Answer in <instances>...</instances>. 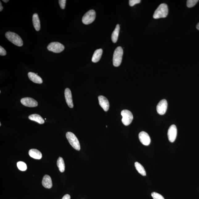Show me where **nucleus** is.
Wrapping results in <instances>:
<instances>
[{"mask_svg": "<svg viewBox=\"0 0 199 199\" xmlns=\"http://www.w3.org/2000/svg\"><path fill=\"white\" fill-rule=\"evenodd\" d=\"M168 8L166 4H161L155 10L153 15L155 19L166 18L168 14Z\"/></svg>", "mask_w": 199, "mask_h": 199, "instance_id": "1", "label": "nucleus"}, {"mask_svg": "<svg viewBox=\"0 0 199 199\" xmlns=\"http://www.w3.org/2000/svg\"><path fill=\"white\" fill-rule=\"evenodd\" d=\"M5 36L7 39L17 46L22 47L23 45V41L22 39L16 33L10 31L7 32L5 34Z\"/></svg>", "mask_w": 199, "mask_h": 199, "instance_id": "2", "label": "nucleus"}, {"mask_svg": "<svg viewBox=\"0 0 199 199\" xmlns=\"http://www.w3.org/2000/svg\"><path fill=\"white\" fill-rule=\"evenodd\" d=\"M123 50L122 47H118L115 49L114 53L113 64L115 67H118L122 62Z\"/></svg>", "mask_w": 199, "mask_h": 199, "instance_id": "3", "label": "nucleus"}, {"mask_svg": "<svg viewBox=\"0 0 199 199\" xmlns=\"http://www.w3.org/2000/svg\"><path fill=\"white\" fill-rule=\"evenodd\" d=\"M66 137L69 143L73 148L77 151H80L81 149L80 145L77 136L75 135L70 132H68L66 134Z\"/></svg>", "mask_w": 199, "mask_h": 199, "instance_id": "4", "label": "nucleus"}, {"mask_svg": "<svg viewBox=\"0 0 199 199\" xmlns=\"http://www.w3.org/2000/svg\"><path fill=\"white\" fill-rule=\"evenodd\" d=\"M96 17V12L91 10L86 12L83 17L82 21L83 24L88 25L94 21Z\"/></svg>", "mask_w": 199, "mask_h": 199, "instance_id": "5", "label": "nucleus"}, {"mask_svg": "<svg viewBox=\"0 0 199 199\" xmlns=\"http://www.w3.org/2000/svg\"><path fill=\"white\" fill-rule=\"evenodd\" d=\"M122 118V121L125 126H128L131 123L133 119V116L131 112L128 110H123L121 112Z\"/></svg>", "mask_w": 199, "mask_h": 199, "instance_id": "6", "label": "nucleus"}, {"mask_svg": "<svg viewBox=\"0 0 199 199\" xmlns=\"http://www.w3.org/2000/svg\"><path fill=\"white\" fill-rule=\"evenodd\" d=\"M47 49L50 52L58 53L63 51L65 49V47L61 43L54 42L50 43L47 47Z\"/></svg>", "mask_w": 199, "mask_h": 199, "instance_id": "7", "label": "nucleus"}, {"mask_svg": "<svg viewBox=\"0 0 199 199\" xmlns=\"http://www.w3.org/2000/svg\"><path fill=\"white\" fill-rule=\"evenodd\" d=\"M177 135V129L175 125H172L168 131V140L171 143L175 141Z\"/></svg>", "mask_w": 199, "mask_h": 199, "instance_id": "8", "label": "nucleus"}, {"mask_svg": "<svg viewBox=\"0 0 199 199\" xmlns=\"http://www.w3.org/2000/svg\"><path fill=\"white\" fill-rule=\"evenodd\" d=\"M168 105L167 101L165 99H163L159 102L157 106V111L159 114L162 115L165 114Z\"/></svg>", "mask_w": 199, "mask_h": 199, "instance_id": "9", "label": "nucleus"}, {"mask_svg": "<svg viewBox=\"0 0 199 199\" xmlns=\"http://www.w3.org/2000/svg\"><path fill=\"white\" fill-rule=\"evenodd\" d=\"M21 103L23 105L30 107H37L38 106L37 102L35 99L30 97L22 98L20 100Z\"/></svg>", "mask_w": 199, "mask_h": 199, "instance_id": "10", "label": "nucleus"}, {"mask_svg": "<svg viewBox=\"0 0 199 199\" xmlns=\"http://www.w3.org/2000/svg\"><path fill=\"white\" fill-rule=\"evenodd\" d=\"M139 138L140 142L143 145L148 146L151 143V138L147 132L144 131L140 132L139 134Z\"/></svg>", "mask_w": 199, "mask_h": 199, "instance_id": "11", "label": "nucleus"}, {"mask_svg": "<svg viewBox=\"0 0 199 199\" xmlns=\"http://www.w3.org/2000/svg\"><path fill=\"white\" fill-rule=\"evenodd\" d=\"M99 105L103 108L104 111H107L109 109V103L107 98L103 96H100L98 97Z\"/></svg>", "mask_w": 199, "mask_h": 199, "instance_id": "12", "label": "nucleus"}, {"mask_svg": "<svg viewBox=\"0 0 199 199\" xmlns=\"http://www.w3.org/2000/svg\"><path fill=\"white\" fill-rule=\"evenodd\" d=\"M65 97L66 103L70 108L73 107V98L71 90L69 88H66L65 90Z\"/></svg>", "mask_w": 199, "mask_h": 199, "instance_id": "13", "label": "nucleus"}, {"mask_svg": "<svg viewBox=\"0 0 199 199\" xmlns=\"http://www.w3.org/2000/svg\"><path fill=\"white\" fill-rule=\"evenodd\" d=\"M28 76L30 80L33 82L37 84H41L43 83L42 79L37 74L29 72L28 74Z\"/></svg>", "mask_w": 199, "mask_h": 199, "instance_id": "14", "label": "nucleus"}, {"mask_svg": "<svg viewBox=\"0 0 199 199\" xmlns=\"http://www.w3.org/2000/svg\"><path fill=\"white\" fill-rule=\"evenodd\" d=\"M42 185L45 188L50 189L52 186V179L50 176L45 175L43 177L42 180Z\"/></svg>", "mask_w": 199, "mask_h": 199, "instance_id": "15", "label": "nucleus"}, {"mask_svg": "<svg viewBox=\"0 0 199 199\" xmlns=\"http://www.w3.org/2000/svg\"><path fill=\"white\" fill-rule=\"evenodd\" d=\"M28 154L31 158L36 159H40L42 157V155L40 151L36 149H30Z\"/></svg>", "mask_w": 199, "mask_h": 199, "instance_id": "16", "label": "nucleus"}, {"mask_svg": "<svg viewBox=\"0 0 199 199\" xmlns=\"http://www.w3.org/2000/svg\"><path fill=\"white\" fill-rule=\"evenodd\" d=\"M32 21L35 29L37 31H39L40 29V23L38 15L37 13H35L33 15Z\"/></svg>", "mask_w": 199, "mask_h": 199, "instance_id": "17", "label": "nucleus"}, {"mask_svg": "<svg viewBox=\"0 0 199 199\" xmlns=\"http://www.w3.org/2000/svg\"><path fill=\"white\" fill-rule=\"evenodd\" d=\"M102 54H103V50L102 49H98L95 51L94 52L92 58V61L94 63H96L101 59Z\"/></svg>", "mask_w": 199, "mask_h": 199, "instance_id": "18", "label": "nucleus"}, {"mask_svg": "<svg viewBox=\"0 0 199 199\" xmlns=\"http://www.w3.org/2000/svg\"><path fill=\"white\" fill-rule=\"evenodd\" d=\"M28 118L31 121H35L39 124H43L44 123V120L40 115L37 114H33L30 115L28 117Z\"/></svg>", "mask_w": 199, "mask_h": 199, "instance_id": "19", "label": "nucleus"}, {"mask_svg": "<svg viewBox=\"0 0 199 199\" xmlns=\"http://www.w3.org/2000/svg\"><path fill=\"white\" fill-rule=\"evenodd\" d=\"M119 30H120V26L119 24H117L111 35L112 40L114 43H116L118 40Z\"/></svg>", "mask_w": 199, "mask_h": 199, "instance_id": "20", "label": "nucleus"}, {"mask_svg": "<svg viewBox=\"0 0 199 199\" xmlns=\"http://www.w3.org/2000/svg\"><path fill=\"white\" fill-rule=\"evenodd\" d=\"M135 166L136 169L139 173L143 176H146L147 174H146L145 168L141 164L138 162H136L135 163Z\"/></svg>", "mask_w": 199, "mask_h": 199, "instance_id": "21", "label": "nucleus"}, {"mask_svg": "<svg viewBox=\"0 0 199 199\" xmlns=\"http://www.w3.org/2000/svg\"><path fill=\"white\" fill-rule=\"evenodd\" d=\"M57 165L60 172H64L65 169V164L64 159L61 157H60L57 162Z\"/></svg>", "mask_w": 199, "mask_h": 199, "instance_id": "22", "label": "nucleus"}, {"mask_svg": "<svg viewBox=\"0 0 199 199\" xmlns=\"http://www.w3.org/2000/svg\"><path fill=\"white\" fill-rule=\"evenodd\" d=\"M17 167L19 170L22 171H26L27 169V166L26 164L25 163L23 162H19L17 163Z\"/></svg>", "mask_w": 199, "mask_h": 199, "instance_id": "23", "label": "nucleus"}, {"mask_svg": "<svg viewBox=\"0 0 199 199\" xmlns=\"http://www.w3.org/2000/svg\"><path fill=\"white\" fill-rule=\"evenodd\" d=\"M198 2V0H188L187 2V6L189 8L194 7Z\"/></svg>", "mask_w": 199, "mask_h": 199, "instance_id": "24", "label": "nucleus"}, {"mask_svg": "<svg viewBox=\"0 0 199 199\" xmlns=\"http://www.w3.org/2000/svg\"><path fill=\"white\" fill-rule=\"evenodd\" d=\"M151 196L153 199H164L162 195L156 192H153L151 193Z\"/></svg>", "mask_w": 199, "mask_h": 199, "instance_id": "25", "label": "nucleus"}, {"mask_svg": "<svg viewBox=\"0 0 199 199\" xmlns=\"http://www.w3.org/2000/svg\"><path fill=\"white\" fill-rule=\"evenodd\" d=\"M140 0H130L129 1V5L131 6H133L136 4L139 3L141 2Z\"/></svg>", "mask_w": 199, "mask_h": 199, "instance_id": "26", "label": "nucleus"}, {"mask_svg": "<svg viewBox=\"0 0 199 199\" xmlns=\"http://www.w3.org/2000/svg\"><path fill=\"white\" fill-rule=\"evenodd\" d=\"M58 1L60 8L62 9H65L66 1V0H59Z\"/></svg>", "mask_w": 199, "mask_h": 199, "instance_id": "27", "label": "nucleus"}, {"mask_svg": "<svg viewBox=\"0 0 199 199\" xmlns=\"http://www.w3.org/2000/svg\"><path fill=\"white\" fill-rule=\"evenodd\" d=\"M6 54V51L1 46H0V55L1 56H5Z\"/></svg>", "mask_w": 199, "mask_h": 199, "instance_id": "28", "label": "nucleus"}, {"mask_svg": "<svg viewBox=\"0 0 199 199\" xmlns=\"http://www.w3.org/2000/svg\"><path fill=\"white\" fill-rule=\"evenodd\" d=\"M62 199H71V197L69 194H66L64 196Z\"/></svg>", "mask_w": 199, "mask_h": 199, "instance_id": "29", "label": "nucleus"}, {"mask_svg": "<svg viewBox=\"0 0 199 199\" xmlns=\"http://www.w3.org/2000/svg\"><path fill=\"white\" fill-rule=\"evenodd\" d=\"M3 7L2 6V3L1 2H0V11H1V12L3 10Z\"/></svg>", "mask_w": 199, "mask_h": 199, "instance_id": "30", "label": "nucleus"}, {"mask_svg": "<svg viewBox=\"0 0 199 199\" xmlns=\"http://www.w3.org/2000/svg\"><path fill=\"white\" fill-rule=\"evenodd\" d=\"M196 28L197 29L199 30V23L197 24Z\"/></svg>", "mask_w": 199, "mask_h": 199, "instance_id": "31", "label": "nucleus"}, {"mask_svg": "<svg viewBox=\"0 0 199 199\" xmlns=\"http://www.w3.org/2000/svg\"><path fill=\"white\" fill-rule=\"evenodd\" d=\"M3 2H4L5 3H7L9 1V0H3Z\"/></svg>", "mask_w": 199, "mask_h": 199, "instance_id": "32", "label": "nucleus"}, {"mask_svg": "<svg viewBox=\"0 0 199 199\" xmlns=\"http://www.w3.org/2000/svg\"><path fill=\"white\" fill-rule=\"evenodd\" d=\"M0 126H1V123H0Z\"/></svg>", "mask_w": 199, "mask_h": 199, "instance_id": "33", "label": "nucleus"}]
</instances>
